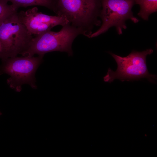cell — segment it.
Wrapping results in <instances>:
<instances>
[{
	"label": "cell",
	"instance_id": "1",
	"mask_svg": "<svg viewBox=\"0 0 157 157\" xmlns=\"http://www.w3.org/2000/svg\"><path fill=\"white\" fill-rule=\"evenodd\" d=\"M101 7V0H56L55 13L90 38L93 25L97 24Z\"/></svg>",
	"mask_w": 157,
	"mask_h": 157
},
{
	"label": "cell",
	"instance_id": "2",
	"mask_svg": "<svg viewBox=\"0 0 157 157\" xmlns=\"http://www.w3.org/2000/svg\"><path fill=\"white\" fill-rule=\"evenodd\" d=\"M82 31L69 23L63 26L58 32L47 31L36 35L27 49L21 55L33 56L35 54L44 56L54 51L65 52L69 56L73 55L72 46L74 40Z\"/></svg>",
	"mask_w": 157,
	"mask_h": 157
},
{
	"label": "cell",
	"instance_id": "3",
	"mask_svg": "<svg viewBox=\"0 0 157 157\" xmlns=\"http://www.w3.org/2000/svg\"><path fill=\"white\" fill-rule=\"evenodd\" d=\"M153 52L151 49L141 52L133 50L125 57L109 52L116 61L117 67L115 71L109 68L106 75L104 77V81L111 83L115 79L123 82L138 81L141 78H146L150 82L155 83L156 76L149 73L146 64L147 55Z\"/></svg>",
	"mask_w": 157,
	"mask_h": 157
},
{
	"label": "cell",
	"instance_id": "4",
	"mask_svg": "<svg viewBox=\"0 0 157 157\" xmlns=\"http://www.w3.org/2000/svg\"><path fill=\"white\" fill-rule=\"evenodd\" d=\"M17 12L10 14L0 22V59L2 61L21 55L33 38L19 20Z\"/></svg>",
	"mask_w": 157,
	"mask_h": 157
},
{
	"label": "cell",
	"instance_id": "5",
	"mask_svg": "<svg viewBox=\"0 0 157 157\" xmlns=\"http://www.w3.org/2000/svg\"><path fill=\"white\" fill-rule=\"evenodd\" d=\"M43 56H17L7 58L2 61L0 74L10 75L7 83L11 88L17 91H20L22 85L25 84L36 88L35 75Z\"/></svg>",
	"mask_w": 157,
	"mask_h": 157
},
{
	"label": "cell",
	"instance_id": "6",
	"mask_svg": "<svg viewBox=\"0 0 157 157\" xmlns=\"http://www.w3.org/2000/svg\"><path fill=\"white\" fill-rule=\"evenodd\" d=\"M135 4L134 0H101V10L99 16L102 24L100 28L92 33L90 38L96 37L105 33L111 27L115 26L119 34L126 28L125 22L130 19L137 23L139 19L133 15L132 9Z\"/></svg>",
	"mask_w": 157,
	"mask_h": 157
},
{
	"label": "cell",
	"instance_id": "7",
	"mask_svg": "<svg viewBox=\"0 0 157 157\" xmlns=\"http://www.w3.org/2000/svg\"><path fill=\"white\" fill-rule=\"evenodd\" d=\"M17 15L20 21L32 35H36L50 30L56 26H63L69 23L66 19L63 17L49 15L38 12L36 7L26 11L17 12Z\"/></svg>",
	"mask_w": 157,
	"mask_h": 157
},
{
	"label": "cell",
	"instance_id": "8",
	"mask_svg": "<svg viewBox=\"0 0 157 157\" xmlns=\"http://www.w3.org/2000/svg\"><path fill=\"white\" fill-rule=\"evenodd\" d=\"M18 9L20 7H26L32 6L44 7L55 13L56 10V0H8Z\"/></svg>",
	"mask_w": 157,
	"mask_h": 157
},
{
	"label": "cell",
	"instance_id": "9",
	"mask_svg": "<svg viewBox=\"0 0 157 157\" xmlns=\"http://www.w3.org/2000/svg\"><path fill=\"white\" fill-rule=\"evenodd\" d=\"M135 4L139 5L140 9L139 16L147 20L149 15L157 11V0H134Z\"/></svg>",
	"mask_w": 157,
	"mask_h": 157
},
{
	"label": "cell",
	"instance_id": "10",
	"mask_svg": "<svg viewBox=\"0 0 157 157\" xmlns=\"http://www.w3.org/2000/svg\"><path fill=\"white\" fill-rule=\"evenodd\" d=\"M8 0H0V22L10 14L17 11L18 8L12 4L8 3Z\"/></svg>",
	"mask_w": 157,
	"mask_h": 157
},
{
	"label": "cell",
	"instance_id": "11",
	"mask_svg": "<svg viewBox=\"0 0 157 157\" xmlns=\"http://www.w3.org/2000/svg\"><path fill=\"white\" fill-rule=\"evenodd\" d=\"M1 43L0 42V52L1 51Z\"/></svg>",
	"mask_w": 157,
	"mask_h": 157
},
{
	"label": "cell",
	"instance_id": "12",
	"mask_svg": "<svg viewBox=\"0 0 157 157\" xmlns=\"http://www.w3.org/2000/svg\"><path fill=\"white\" fill-rule=\"evenodd\" d=\"M2 113L0 112V116L2 115Z\"/></svg>",
	"mask_w": 157,
	"mask_h": 157
}]
</instances>
